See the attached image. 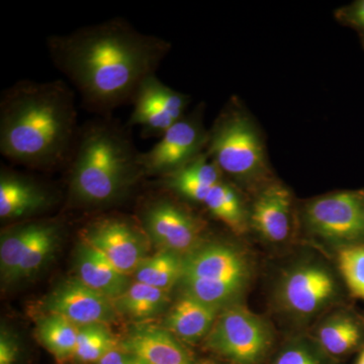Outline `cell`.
Listing matches in <instances>:
<instances>
[{"instance_id":"cell-19","label":"cell","mask_w":364,"mask_h":364,"mask_svg":"<svg viewBox=\"0 0 364 364\" xmlns=\"http://www.w3.org/2000/svg\"><path fill=\"white\" fill-rule=\"evenodd\" d=\"M223 176L221 170L205 152L181 169L162 177L161 183L179 198L203 203L210 189L223 181Z\"/></svg>"},{"instance_id":"cell-20","label":"cell","mask_w":364,"mask_h":364,"mask_svg":"<svg viewBox=\"0 0 364 364\" xmlns=\"http://www.w3.org/2000/svg\"><path fill=\"white\" fill-rule=\"evenodd\" d=\"M117 312L135 320L155 317L162 313L169 304L168 291L133 282L119 298L114 299Z\"/></svg>"},{"instance_id":"cell-9","label":"cell","mask_w":364,"mask_h":364,"mask_svg":"<svg viewBox=\"0 0 364 364\" xmlns=\"http://www.w3.org/2000/svg\"><path fill=\"white\" fill-rule=\"evenodd\" d=\"M140 218L144 231L162 250L186 256L200 244L202 221L170 196L150 198Z\"/></svg>"},{"instance_id":"cell-11","label":"cell","mask_w":364,"mask_h":364,"mask_svg":"<svg viewBox=\"0 0 364 364\" xmlns=\"http://www.w3.org/2000/svg\"><path fill=\"white\" fill-rule=\"evenodd\" d=\"M191 98L164 85L156 74L143 81L132 100L129 127H140L144 138H160L188 114Z\"/></svg>"},{"instance_id":"cell-10","label":"cell","mask_w":364,"mask_h":364,"mask_svg":"<svg viewBox=\"0 0 364 364\" xmlns=\"http://www.w3.org/2000/svg\"><path fill=\"white\" fill-rule=\"evenodd\" d=\"M80 237L81 241L97 249L119 272L130 277L148 257L147 234L126 218H98L81 230Z\"/></svg>"},{"instance_id":"cell-2","label":"cell","mask_w":364,"mask_h":364,"mask_svg":"<svg viewBox=\"0 0 364 364\" xmlns=\"http://www.w3.org/2000/svg\"><path fill=\"white\" fill-rule=\"evenodd\" d=\"M75 95L63 80H21L0 100V153L32 169L66 166L77 140Z\"/></svg>"},{"instance_id":"cell-15","label":"cell","mask_w":364,"mask_h":364,"mask_svg":"<svg viewBox=\"0 0 364 364\" xmlns=\"http://www.w3.org/2000/svg\"><path fill=\"white\" fill-rule=\"evenodd\" d=\"M293 198L280 182L265 184L249 210V225L263 240L270 243L286 241L291 230Z\"/></svg>"},{"instance_id":"cell-30","label":"cell","mask_w":364,"mask_h":364,"mask_svg":"<svg viewBox=\"0 0 364 364\" xmlns=\"http://www.w3.org/2000/svg\"><path fill=\"white\" fill-rule=\"evenodd\" d=\"M274 364H318V363L312 352L306 347L296 345L282 352Z\"/></svg>"},{"instance_id":"cell-3","label":"cell","mask_w":364,"mask_h":364,"mask_svg":"<svg viewBox=\"0 0 364 364\" xmlns=\"http://www.w3.org/2000/svg\"><path fill=\"white\" fill-rule=\"evenodd\" d=\"M140 153L128 128L112 117L83 124L66 165L71 203L93 208L121 200L144 176Z\"/></svg>"},{"instance_id":"cell-23","label":"cell","mask_w":364,"mask_h":364,"mask_svg":"<svg viewBox=\"0 0 364 364\" xmlns=\"http://www.w3.org/2000/svg\"><path fill=\"white\" fill-rule=\"evenodd\" d=\"M184 256L168 250H161L148 256L136 268V282L168 291L176 282H181L183 273Z\"/></svg>"},{"instance_id":"cell-21","label":"cell","mask_w":364,"mask_h":364,"mask_svg":"<svg viewBox=\"0 0 364 364\" xmlns=\"http://www.w3.org/2000/svg\"><path fill=\"white\" fill-rule=\"evenodd\" d=\"M203 205L234 233H245L248 226H250L249 212L240 195L233 186L224 181L210 189Z\"/></svg>"},{"instance_id":"cell-32","label":"cell","mask_w":364,"mask_h":364,"mask_svg":"<svg viewBox=\"0 0 364 364\" xmlns=\"http://www.w3.org/2000/svg\"><path fill=\"white\" fill-rule=\"evenodd\" d=\"M97 364H140L132 354L117 346L98 361Z\"/></svg>"},{"instance_id":"cell-24","label":"cell","mask_w":364,"mask_h":364,"mask_svg":"<svg viewBox=\"0 0 364 364\" xmlns=\"http://www.w3.org/2000/svg\"><path fill=\"white\" fill-rule=\"evenodd\" d=\"M363 337V329L356 318L338 314L326 320L318 329V340L325 351L342 355L355 348Z\"/></svg>"},{"instance_id":"cell-28","label":"cell","mask_w":364,"mask_h":364,"mask_svg":"<svg viewBox=\"0 0 364 364\" xmlns=\"http://www.w3.org/2000/svg\"><path fill=\"white\" fill-rule=\"evenodd\" d=\"M337 260L350 293L356 298L364 299V243L342 247Z\"/></svg>"},{"instance_id":"cell-16","label":"cell","mask_w":364,"mask_h":364,"mask_svg":"<svg viewBox=\"0 0 364 364\" xmlns=\"http://www.w3.org/2000/svg\"><path fill=\"white\" fill-rule=\"evenodd\" d=\"M119 345L140 364H193L189 352L165 328H135Z\"/></svg>"},{"instance_id":"cell-12","label":"cell","mask_w":364,"mask_h":364,"mask_svg":"<svg viewBox=\"0 0 364 364\" xmlns=\"http://www.w3.org/2000/svg\"><path fill=\"white\" fill-rule=\"evenodd\" d=\"M337 294L333 273L324 265L306 262L284 273L279 287L280 305L296 317H311L329 305Z\"/></svg>"},{"instance_id":"cell-1","label":"cell","mask_w":364,"mask_h":364,"mask_svg":"<svg viewBox=\"0 0 364 364\" xmlns=\"http://www.w3.org/2000/svg\"><path fill=\"white\" fill-rule=\"evenodd\" d=\"M47 47L83 107L98 117H112L117 107L132 104L143 81L156 74L171 44L114 18L50 36Z\"/></svg>"},{"instance_id":"cell-27","label":"cell","mask_w":364,"mask_h":364,"mask_svg":"<svg viewBox=\"0 0 364 364\" xmlns=\"http://www.w3.org/2000/svg\"><path fill=\"white\" fill-rule=\"evenodd\" d=\"M119 342L105 324L79 327L77 344L73 358L82 363H97Z\"/></svg>"},{"instance_id":"cell-26","label":"cell","mask_w":364,"mask_h":364,"mask_svg":"<svg viewBox=\"0 0 364 364\" xmlns=\"http://www.w3.org/2000/svg\"><path fill=\"white\" fill-rule=\"evenodd\" d=\"M37 332L42 344L59 361L73 358L78 326L56 314H47L38 323Z\"/></svg>"},{"instance_id":"cell-18","label":"cell","mask_w":364,"mask_h":364,"mask_svg":"<svg viewBox=\"0 0 364 364\" xmlns=\"http://www.w3.org/2000/svg\"><path fill=\"white\" fill-rule=\"evenodd\" d=\"M78 279L93 291L104 294L114 301L130 287V275L119 272L97 249L81 241L78 246Z\"/></svg>"},{"instance_id":"cell-33","label":"cell","mask_w":364,"mask_h":364,"mask_svg":"<svg viewBox=\"0 0 364 364\" xmlns=\"http://www.w3.org/2000/svg\"><path fill=\"white\" fill-rule=\"evenodd\" d=\"M356 364H364V356L363 355V354H361V356L360 358H359L358 363Z\"/></svg>"},{"instance_id":"cell-7","label":"cell","mask_w":364,"mask_h":364,"mask_svg":"<svg viewBox=\"0 0 364 364\" xmlns=\"http://www.w3.org/2000/svg\"><path fill=\"white\" fill-rule=\"evenodd\" d=\"M304 215L313 234L340 248L364 243V191L320 196L306 205Z\"/></svg>"},{"instance_id":"cell-14","label":"cell","mask_w":364,"mask_h":364,"mask_svg":"<svg viewBox=\"0 0 364 364\" xmlns=\"http://www.w3.org/2000/svg\"><path fill=\"white\" fill-rule=\"evenodd\" d=\"M54 193L39 181L13 169L0 172V218L2 221H23L54 205Z\"/></svg>"},{"instance_id":"cell-34","label":"cell","mask_w":364,"mask_h":364,"mask_svg":"<svg viewBox=\"0 0 364 364\" xmlns=\"http://www.w3.org/2000/svg\"><path fill=\"white\" fill-rule=\"evenodd\" d=\"M363 355L364 356V351L363 352Z\"/></svg>"},{"instance_id":"cell-29","label":"cell","mask_w":364,"mask_h":364,"mask_svg":"<svg viewBox=\"0 0 364 364\" xmlns=\"http://www.w3.org/2000/svg\"><path fill=\"white\" fill-rule=\"evenodd\" d=\"M337 20L355 31L364 48V0H358L336 11Z\"/></svg>"},{"instance_id":"cell-31","label":"cell","mask_w":364,"mask_h":364,"mask_svg":"<svg viewBox=\"0 0 364 364\" xmlns=\"http://www.w3.org/2000/svg\"><path fill=\"white\" fill-rule=\"evenodd\" d=\"M20 348L18 342L6 330H1L0 335V364H16Z\"/></svg>"},{"instance_id":"cell-5","label":"cell","mask_w":364,"mask_h":364,"mask_svg":"<svg viewBox=\"0 0 364 364\" xmlns=\"http://www.w3.org/2000/svg\"><path fill=\"white\" fill-rule=\"evenodd\" d=\"M250 277L245 253L231 244L210 242L184 256L181 282L184 294L223 309L236 303Z\"/></svg>"},{"instance_id":"cell-22","label":"cell","mask_w":364,"mask_h":364,"mask_svg":"<svg viewBox=\"0 0 364 364\" xmlns=\"http://www.w3.org/2000/svg\"><path fill=\"white\" fill-rule=\"evenodd\" d=\"M62 226L55 220H37L35 234L21 260L16 280L28 279L39 272L58 245Z\"/></svg>"},{"instance_id":"cell-13","label":"cell","mask_w":364,"mask_h":364,"mask_svg":"<svg viewBox=\"0 0 364 364\" xmlns=\"http://www.w3.org/2000/svg\"><path fill=\"white\" fill-rule=\"evenodd\" d=\"M48 314H56L78 327L107 324L117 317L112 299L93 291L80 279H69L55 287L45 301Z\"/></svg>"},{"instance_id":"cell-6","label":"cell","mask_w":364,"mask_h":364,"mask_svg":"<svg viewBox=\"0 0 364 364\" xmlns=\"http://www.w3.org/2000/svg\"><path fill=\"white\" fill-rule=\"evenodd\" d=\"M272 341L264 318L240 304L225 306L208 335V345L236 364H258Z\"/></svg>"},{"instance_id":"cell-25","label":"cell","mask_w":364,"mask_h":364,"mask_svg":"<svg viewBox=\"0 0 364 364\" xmlns=\"http://www.w3.org/2000/svg\"><path fill=\"white\" fill-rule=\"evenodd\" d=\"M36 227L37 220L23 222L9 228L2 234L0 242V272L4 282H16L21 260L32 241Z\"/></svg>"},{"instance_id":"cell-4","label":"cell","mask_w":364,"mask_h":364,"mask_svg":"<svg viewBox=\"0 0 364 364\" xmlns=\"http://www.w3.org/2000/svg\"><path fill=\"white\" fill-rule=\"evenodd\" d=\"M208 156L224 176L252 186L267 176L265 146L257 127L238 102H229L208 131Z\"/></svg>"},{"instance_id":"cell-17","label":"cell","mask_w":364,"mask_h":364,"mask_svg":"<svg viewBox=\"0 0 364 364\" xmlns=\"http://www.w3.org/2000/svg\"><path fill=\"white\" fill-rule=\"evenodd\" d=\"M222 308L184 294L170 308L165 329L186 342H196L210 334Z\"/></svg>"},{"instance_id":"cell-8","label":"cell","mask_w":364,"mask_h":364,"mask_svg":"<svg viewBox=\"0 0 364 364\" xmlns=\"http://www.w3.org/2000/svg\"><path fill=\"white\" fill-rule=\"evenodd\" d=\"M208 140L202 109H196L173 124L150 150L140 153L144 176L162 178L181 169L205 152Z\"/></svg>"}]
</instances>
